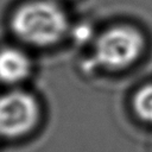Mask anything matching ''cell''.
I'll list each match as a JSON object with an SVG mask.
<instances>
[{
  "mask_svg": "<svg viewBox=\"0 0 152 152\" xmlns=\"http://www.w3.org/2000/svg\"><path fill=\"white\" fill-rule=\"evenodd\" d=\"M145 46L142 34L132 26L119 25L104 31L95 45L97 62L109 69H122L133 64Z\"/></svg>",
  "mask_w": 152,
  "mask_h": 152,
  "instance_id": "7a4b0ae2",
  "label": "cell"
},
{
  "mask_svg": "<svg viewBox=\"0 0 152 152\" xmlns=\"http://www.w3.org/2000/svg\"><path fill=\"white\" fill-rule=\"evenodd\" d=\"M39 104L26 91H10L0 96V135L17 138L28 133L38 122Z\"/></svg>",
  "mask_w": 152,
  "mask_h": 152,
  "instance_id": "3957f363",
  "label": "cell"
},
{
  "mask_svg": "<svg viewBox=\"0 0 152 152\" xmlns=\"http://www.w3.org/2000/svg\"><path fill=\"white\" fill-rule=\"evenodd\" d=\"M69 28L63 8L51 0H33L20 6L12 17V30L21 40L34 46L59 42Z\"/></svg>",
  "mask_w": 152,
  "mask_h": 152,
  "instance_id": "6da1fadb",
  "label": "cell"
},
{
  "mask_svg": "<svg viewBox=\"0 0 152 152\" xmlns=\"http://www.w3.org/2000/svg\"><path fill=\"white\" fill-rule=\"evenodd\" d=\"M133 108L135 114L146 122H152V83L141 87L134 95Z\"/></svg>",
  "mask_w": 152,
  "mask_h": 152,
  "instance_id": "5b68a950",
  "label": "cell"
},
{
  "mask_svg": "<svg viewBox=\"0 0 152 152\" xmlns=\"http://www.w3.org/2000/svg\"><path fill=\"white\" fill-rule=\"evenodd\" d=\"M31 72L28 56L15 48L0 50V81L4 83H19Z\"/></svg>",
  "mask_w": 152,
  "mask_h": 152,
  "instance_id": "277c9868",
  "label": "cell"
}]
</instances>
